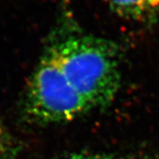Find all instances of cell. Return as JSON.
<instances>
[{"label": "cell", "mask_w": 159, "mask_h": 159, "mask_svg": "<svg viewBox=\"0 0 159 159\" xmlns=\"http://www.w3.org/2000/svg\"><path fill=\"white\" fill-rule=\"evenodd\" d=\"M51 46L66 79L91 109L113 100L120 71L119 50L112 42L68 29Z\"/></svg>", "instance_id": "1"}, {"label": "cell", "mask_w": 159, "mask_h": 159, "mask_svg": "<svg viewBox=\"0 0 159 159\" xmlns=\"http://www.w3.org/2000/svg\"><path fill=\"white\" fill-rule=\"evenodd\" d=\"M28 109L36 120L48 123L72 120L92 110L66 79L51 46L31 79Z\"/></svg>", "instance_id": "2"}, {"label": "cell", "mask_w": 159, "mask_h": 159, "mask_svg": "<svg viewBox=\"0 0 159 159\" xmlns=\"http://www.w3.org/2000/svg\"><path fill=\"white\" fill-rule=\"evenodd\" d=\"M111 11L121 19L149 25L159 16V0H106Z\"/></svg>", "instance_id": "3"}, {"label": "cell", "mask_w": 159, "mask_h": 159, "mask_svg": "<svg viewBox=\"0 0 159 159\" xmlns=\"http://www.w3.org/2000/svg\"><path fill=\"white\" fill-rule=\"evenodd\" d=\"M12 151L13 146L11 137L0 118V159H10Z\"/></svg>", "instance_id": "4"}, {"label": "cell", "mask_w": 159, "mask_h": 159, "mask_svg": "<svg viewBox=\"0 0 159 159\" xmlns=\"http://www.w3.org/2000/svg\"><path fill=\"white\" fill-rule=\"evenodd\" d=\"M68 159H119L111 156H101V155H78Z\"/></svg>", "instance_id": "5"}]
</instances>
